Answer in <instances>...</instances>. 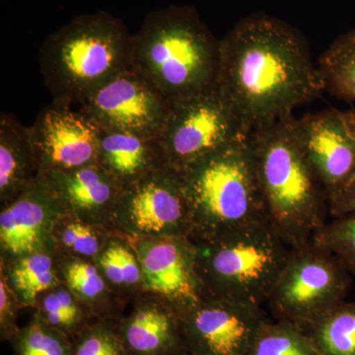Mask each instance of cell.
<instances>
[{"mask_svg": "<svg viewBox=\"0 0 355 355\" xmlns=\"http://www.w3.org/2000/svg\"><path fill=\"white\" fill-rule=\"evenodd\" d=\"M216 88L251 133L316 99L324 84L303 35L284 21L256 13L220 40Z\"/></svg>", "mask_w": 355, "mask_h": 355, "instance_id": "6da1fadb", "label": "cell"}, {"mask_svg": "<svg viewBox=\"0 0 355 355\" xmlns=\"http://www.w3.org/2000/svg\"><path fill=\"white\" fill-rule=\"evenodd\" d=\"M268 220L291 248L314 241L328 222L329 202L308 162L293 114L250 133Z\"/></svg>", "mask_w": 355, "mask_h": 355, "instance_id": "7a4b0ae2", "label": "cell"}, {"mask_svg": "<svg viewBox=\"0 0 355 355\" xmlns=\"http://www.w3.org/2000/svg\"><path fill=\"white\" fill-rule=\"evenodd\" d=\"M219 46L196 9L170 6L147 14L132 35V67L174 105L216 87Z\"/></svg>", "mask_w": 355, "mask_h": 355, "instance_id": "3957f363", "label": "cell"}, {"mask_svg": "<svg viewBox=\"0 0 355 355\" xmlns=\"http://www.w3.org/2000/svg\"><path fill=\"white\" fill-rule=\"evenodd\" d=\"M132 35L120 18L83 14L44 40L40 70L53 102L80 105L132 67Z\"/></svg>", "mask_w": 355, "mask_h": 355, "instance_id": "277c9868", "label": "cell"}, {"mask_svg": "<svg viewBox=\"0 0 355 355\" xmlns=\"http://www.w3.org/2000/svg\"><path fill=\"white\" fill-rule=\"evenodd\" d=\"M193 240L202 296L260 308L291 254L270 220Z\"/></svg>", "mask_w": 355, "mask_h": 355, "instance_id": "5b68a950", "label": "cell"}, {"mask_svg": "<svg viewBox=\"0 0 355 355\" xmlns=\"http://www.w3.org/2000/svg\"><path fill=\"white\" fill-rule=\"evenodd\" d=\"M181 173L193 214L191 239L268 220L254 170L250 135L200 159Z\"/></svg>", "mask_w": 355, "mask_h": 355, "instance_id": "8992f818", "label": "cell"}, {"mask_svg": "<svg viewBox=\"0 0 355 355\" xmlns=\"http://www.w3.org/2000/svg\"><path fill=\"white\" fill-rule=\"evenodd\" d=\"M349 284L343 263L313 241L292 248L268 302L288 322L313 324L345 301Z\"/></svg>", "mask_w": 355, "mask_h": 355, "instance_id": "52a82bcc", "label": "cell"}, {"mask_svg": "<svg viewBox=\"0 0 355 355\" xmlns=\"http://www.w3.org/2000/svg\"><path fill=\"white\" fill-rule=\"evenodd\" d=\"M249 135L214 87L172 105L159 140L168 167L183 172L200 159Z\"/></svg>", "mask_w": 355, "mask_h": 355, "instance_id": "ba28073f", "label": "cell"}, {"mask_svg": "<svg viewBox=\"0 0 355 355\" xmlns=\"http://www.w3.org/2000/svg\"><path fill=\"white\" fill-rule=\"evenodd\" d=\"M113 217L135 234L190 238L193 214L183 175L166 167L123 189Z\"/></svg>", "mask_w": 355, "mask_h": 355, "instance_id": "9c48e42d", "label": "cell"}, {"mask_svg": "<svg viewBox=\"0 0 355 355\" xmlns=\"http://www.w3.org/2000/svg\"><path fill=\"white\" fill-rule=\"evenodd\" d=\"M79 106L99 130L159 137L172 105L150 80L130 67Z\"/></svg>", "mask_w": 355, "mask_h": 355, "instance_id": "30bf717a", "label": "cell"}, {"mask_svg": "<svg viewBox=\"0 0 355 355\" xmlns=\"http://www.w3.org/2000/svg\"><path fill=\"white\" fill-rule=\"evenodd\" d=\"M180 317L195 355H248L263 324L259 307L207 296Z\"/></svg>", "mask_w": 355, "mask_h": 355, "instance_id": "8fae6325", "label": "cell"}, {"mask_svg": "<svg viewBox=\"0 0 355 355\" xmlns=\"http://www.w3.org/2000/svg\"><path fill=\"white\" fill-rule=\"evenodd\" d=\"M29 128L40 173L71 171L97 163L100 130L80 110L53 102Z\"/></svg>", "mask_w": 355, "mask_h": 355, "instance_id": "7c38bea8", "label": "cell"}, {"mask_svg": "<svg viewBox=\"0 0 355 355\" xmlns=\"http://www.w3.org/2000/svg\"><path fill=\"white\" fill-rule=\"evenodd\" d=\"M296 130L330 205L355 179V137L336 110L296 119Z\"/></svg>", "mask_w": 355, "mask_h": 355, "instance_id": "4fadbf2b", "label": "cell"}, {"mask_svg": "<svg viewBox=\"0 0 355 355\" xmlns=\"http://www.w3.org/2000/svg\"><path fill=\"white\" fill-rule=\"evenodd\" d=\"M142 280L181 315L202 297L195 245L189 237H155L139 245Z\"/></svg>", "mask_w": 355, "mask_h": 355, "instance_id": "5bb4252c", "label": "cell"}, {"mask_svg": "<svg viewBox=\"0 0 355 355\" xmlns=\"http://www.w3.org/2000/svg\"><path fill=\"white\" fill-rule=\"evenodd\" d=\"M67 214L42 173L0 216V242L6 253L23 258L42 251L51 221Z\"/></svg>", "mask_w": 355, "mask_h": 355, "instance_id": "9a60e30c", "label": "cell"}, {"mask_svg": "<svg viewBox=\"0 0 355 355\" xmlns=\"http://www.w3.org/2000/svg\"><path fill=\"white\" fill-rule=\"evenodd\" d=\"M41 173L67 214L79 220L114 216L123 189L98 163L71 171Z\"/></svg>", "mask_w": 355, "mask_h": 355, "instance_id": "2e32d148", "label": "cell"}, {"mask_svg": "<svg viewBox=\"0 0 355 355\" xmlns=\"http://www.w3.org/2000/svg\"><path fill=\"white\" fill-rule=\"evenodd\" d=\"M118 333L128 355H181L187 345L179 313L163 300L137 306Z\"/></svg>", "mask_w": 355, "mask_h": 355, "instance_id": "e0dca14e", "label": "cell"}, {"mask_svg": "<svg viewBox=\"0 0 355 355\" xmlns=\"http://www.w3.org/2000/svg\"><path fill=\"white\" fill-rule=\"evenodd\" d=\"M97 163L123 189L168 167L159 137L102 130Z\"/></svg>", "mask_w": 355, "mask_h": 355, "instance_id": "ac0fdd59", "label": "cell"}, {"mask_svg": "<svg viewBox=\"0 0 355 355\" xmlns=\"http://www.w3.org/2000/svg\"><path fill=\"white\" fill-rule=\"evenodd\" d=\"M40 168L29 127L11 114L0 116V197L8 203L39 177Z\"/></svg>", "mask_w": 355, "mask_h": 355, "instance_id": "d6986e66", "label": "cell"}, {"mask_svg": "<svg viewBox=\"0 0 355 355\" xmlns=\"http://www.w3.org/2000/svg\"><path fill=\"white\" fill-rule=\"evenodd\" d=\"M324 90L343 101L355 102V30L338 37L318 62Z\"/></svg>", "mask_w": 355, "mask_h": 355, "instance_id": "ffe728a7", "label": "cell"}, {"mask_svg": "<svg viewBox=\"0 0 355 355\" xmlns=\"http://www.w3.org/2000/svg\"><path fill=\"white\" fill-rule=\"evenodd\" d=\"M313 324L315 343L324 355H355V302L343 301Z\"/></svg>", "mask_w": 355, "mask_h": 355, "instance_id": "44dd1931", "label": "cell"}, {"mask_svg": "<svg viewBox=\"0 0 355 355\" xmlns=\"http://www.w3.org/2000/svg\"><path fill=\"white\" fill-rule=\"evenodd\" d=\"M16 291L26 304H34L40 294L53 288L57 275L53 260L43 251L36 252L19 259L11 273Z\"/></svg>", "mask_w": 355, "mask_h": 355, "instance_id": "7402d4cb", "label": "cell"}, {"mask_svg": "<svg viewBox=\"0 0 355 355\" xmlns=\"http://www.w3.org/2000/svg\"><path fill=\"white\" fill-rule=\"evenodd\" d=\"M15 355H70L71 338L37 315L12 340Z\"/></svg>", "mask_w": 355, "mask_h": 355, "instance_id": "603a6c76", "label": "cell"}, {"mask_svg": "<svg viewBox=\"0 0 355 355\" xmlns=\"http://www.w3.org/2000/svg\"><path fill=\"white\" fill-rule=\"evenodd\" d=\"M38 316L53 328L73 340L89 326L88 315L67 289H57L46 294L41 303Z\"/></svg>", "mask_w": 355, "mask_h": 355, "instance_id": "cb8c5ba5", "label": "cell"}, {"mask_svg": "<svg viewBox=\"0 0 355 355\" xmlns=\"http://www.w3.org/2000/svg\"><path fill=\"white\" fill-rule=\"evenodd\" d=\"M249 355H315L309 340L291 322L279 326L261 324Z\"/></svg>", "mask_w": 355, "mask_h": 355, "instance_id": "d4e9b609", "label": "cell"}, {"mask_svg": "<svg viewBox=\"0 0 355 355\" xmlns=\"http://www.w3.org/2000/svg\"><path fill=\"white\" fill-rule=\"evenodd\" d=\"M314 242L330 251L355 277V212L327 222Z\"/></svg>", "mask_w": 355, "mask_h": 355, "instance_id": "484cf974", "label": "cell"}, {"mask_svg": "<svg viewBox=\"0 0 355 355\" xmlns=\"http://www.w3.org/2000/svg\"><path fill=\"white\" fill-rule=\"evenodd\" d=\"M70 355H128L118 333V324L108 320L89 324L71 340Z\"/></svg>", "mask_w": 355, "mask_h": 355, "instance_id": "4316f807", "label": "cell"}, {"mask_svg": "<svg viewBox=\"0 0 355 355\" xmlns=\"http://www.w3.org/2000/svg\"><path fill=\"white\" fill-rule=\"evenodd\" d=\"M99 266L103 275L116 286H133L142 279L139 261L121 245L107 248L100 256Z\"/></svg>", "mask_w": 355, "mask_h": 355, "instance_id": "83f0119b", "label": "cell"}, {"mask_svg": "<svg viewBox=\"0 0 355 355\" xmlns=\"http://www.w3.org/2000/svg\"><path fill=\"white\" fill-rule=\"evenodd\" d=\"M70 291L81 297L95 299L105 291V282L97 268L85 261H73L65 272Z\"/></svg>", "mask_w": 355, "mask_h": 355, "instance_id": "f1b7e54d", "label": "cell"}, {"mask_svg": "<svg viewBox=\"0 0 355 355\" xmlns=\"http://www.w3.org/2000/svg\"><path fill=\"white\" fill-rule=\"evenodd\" d=\"M60 241L74 253L93 257L101 248L99 236L88 224L80 221L69 222L60 230Z\"/></svg>", "mask_w": 355, "mask_h": 355, "instance_id": "f546056e", "label": "cell"}, {"mask_svg": "<svg viewBox=\"0 0 355 355\" xmlns=\"http://www.w3.org/2000/svg\"><path fill=\"white\" fill-rule=\"evenodd\" d=\"M3 275L0 282V324H1V338L11 340L18 333L19 328L16 324L15 304L12 302L10 291L7 286Z\"/></svg>", "mask_w": 355, "mask_h": 355, "instance_id": "4dcf8cb0", "label": "cell"}, {"mask_svg": "<svg viewBox=\"0 0 355 355\" xmlns=\"http://www.w3.org/2000/svg\"><path fill=\"white\" fill-rule=\"evenodd\" d=\"M330 216L334 218L355 212V179L345 191L329 205Z\"/></svg>", "mask_w": 355, "mask_h": 355, "instance_id": "1f68e13d", "label": "cell"}, {"mask_svg": "<svg viewBox=\"0 0 355 355\" xmlns=\"http://www.w3.org/2000/svg\"><path fill=\"white\" fill-rule=\"evenodd\" d=\"M343 116L347 127L349 128L350 132L355 137V109L343 112Z\"/></svg>", "mask_w": 355, "mask_h": 355, "instance_id": "d6a6232c", "label": "cell"}]
</instances>
